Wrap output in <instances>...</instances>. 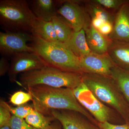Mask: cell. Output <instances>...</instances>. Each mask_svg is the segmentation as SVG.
Here are the masks:
<instances>
[{
  "label": "cell",
  "instance_id": "obj_27",
  "mask_svg": "<svg viewBox=\"0 0 129 129\" xmlns=\"http://www.w3.org/2000/svg\"><path fill=\"white\" fill-rule=\"evenodd\" d=\"M98 126L101 129H129L127 124H117L108 122L99 123Z\"/></svg>",
  "mask_w": 129,
  "mask_h": 129
},
{
  "label": "cell",
  "instance_id": "obj_3",
  "mask_svg": "<svg viewBox=\"0 0 129 129\" xmlns=\"http://www.w3.org/2000/svg\"><path fill=\"white\" fill-rule=\"evenodd\" d=\"M82 81L96 98L121 117L126 119L129 116L128 103L111 76L83 73Z\"/></svg>",
  "mask_w": 129,
  "mask_h": 129
},
{
  "label": "cell",
  "instance_id": "obj_26",
  "mask_svg": "<svg viewBox=\"0 0 129 129\" xmlns=\"http://www.w3.org/2000/svg\"><path fill=\"white\" fill-rule=\"evenodd\" d=\"M8 126L11 129H37L28 124L25 119L12 115Z\"/></svg>",
  "mask_w": 129,
  "mask_h": 129
},
{
  "label": "cell",
  "instance_id": "obj_17",
  "mask_svg": "<svg viewBox=\"0 0 129 129\" xmlns=\"http://www.w3.org/2000/svg\"><path fill=\"white\" fill-rule=\"evenodd\" d=\"M30 33L33 36L51 42H59L51 21L47 22L37 18L32 25Z\"/></svg>",
  "mask_w": 129,
  "mask_h": 129
},
{
  "label": "cell",
  "instance_id": "obj_23",
  "mask_svg": "<svg viewBox=\"0 0 129 129\" xmlns=\"http://www.w3.org/2000/svg\"><path fill=\"white\" fill-rule=\"evenodd\" d=\"M32 95L29 92L19 91L14 93L10 98V102L13 104L19 106L32 101Z\"/></svg>",
  "mask_w": 129,
  "mask_h": 129
},
{
  "label": "cell",
  "instance_id": "obj_19",
  "mask_svg": "<svg viewBox=\"0 0 129 129\" xmlns=\"http://www.w3.org/2000/svg\"><path fill=\"white\" fill-rule=\"evenodd\" d=\"M51 22L59 42L67 44L72 37L74 30L63 18L58 14L52 19Z\"/></svg>",
  "mask_w": 129,
  "mask_h": 129
},
{
  "label": "cell",
  "instance_id": "obj_8",
  "mask_svg": "<svg viewBox=\"0 0 129 129\" xmlns=\"http://www.w3.org/2000/svg\"><path fill=\"white\" fill-rule=\"evenodd\" d=\"M47 67L41 58L36 52L16 53L12 56L8 73L10 81L17 82V75Z\"/></svg>",
  "mask_w": 129,
  "mask_h": 129
},
{
  "label": "cell",
  "instance_id": "obj_31",
  "mask_svg": "<svg viewBox=\"0 0 129 129\" xmlns=\"http://www.w3.org/2000/svg\"><path fill=\"white\" fill-rule=\"evenodd\" d=\"M61 124L57 120H54L46 129H62Z\"/></svg>",
  "mask_w": 129,
  "mask_h": 129
},
{
  "label": "cell",
  "instance_id": "obj_1",
  "mask_svg": "<svg viewBox=\"0 0 129 129\" xmlns=\"http://www.w3.org/2000/svg\"><path fill=\"white\" fill-rule=\"evenodd\" d=\"M27 88L28 92L32 95L34 108L42 114L51 116V112L55 110L76 111L98 125L99 123L79 102L74 95L73 89L41 85Z\"/></svg>",
  "mask_w": 129,
  "mask_h": 129
},
{
  "label": "cell",
  "instance_id": "obj_24",
  "mask_svg": "<svg viewBox=\"0 0 129 129\" xmlns=\"http://www.w3.org/2000/svg\"><path fill=\"white\" fill-rule=\"evenodd\" d=\"M9 107L12 115L23 119H25L34 109L33 106L26 104L17 106L16 107L9 106Z\"/></svg>",
  "mask_w": 129,
  "mask_h": 129
},
{
  "label": "cell",
  "instance_id": "obj_21",
  "mask_svg": "<svg viewBox=\"0 0 129 129\" xmlns=\"http://www.w3.org/2000/svg\"><path fill=\"white\" fill-rule=\"evenodd\" d=\"M91 2L89 6V11L92 18H96L104 22H109L113 24L115 17L102 7Z\"/></svg>",
  "mask_w": 129,
  "mask_h": 129
},
{
  "label": "cell",
  "instance_id": "obj_6",
  "mask_svg": "<svg viewBox=\"0 0 129 129\" xmlns=\"http://www.w3.org/2000/svg\"><path fill=\"white\" fill-rule=\"evenodd\" d=\"M73 90L79 102L98 123L108 122L113 123V122L117 120L120 116L119 114L96 98L83 81L78 86Z\"/></svg>",
  "mask_w": 129,
  "mask_h": 129
},
{
  "label": "cell",
  "instance_id": "obj_28",
  "mask_svg": "<svg viewBox=\"0 0 129 129\" xmlns=\"http://www.w3.org/2000/svg\"><path fill=\"white\" fill-rule=\"evenodd\" d=\"M11 63H9L7 58L2 56L0 59V76H2L8 73L10 68Z\"/></svg>",
  "mask_w": 129,
  "mask_h": 129
},
{
  "label": "cell",
  "instance_id": "obj_32",
  "mask_svg": "<svg viewBox=\"0 0 129 129\" xmlns=\"http://www.w3.org/2000/svg\"><path fill=\"white\" fill-rule=\"evenodd\" d=\"M0 129H11L10 128L9 126H3L1 127H0Z\"/></svg>",
  "mask_w": 129,
  "mask_h": 129
},
{
  "label": "cell",
  "instance_id": "obj_16",
  "mask_svg": "<svg viewBox=\"0 0 129 129\" xmlns=\"http://www.w3.org/2000/svg\"><path fill=\"white\" fill-rule=\"evenodd\" d=\"M64 45L79 58L85 56L91 52L84 29L78 32L74 31L69 41Z\"/></svg>",
  "mask_w": 129,
  "mask_h": 129
},
{
  "label": "cell",
  "instance_id": "obj_29",
  "mask_svg": "<svg viewBox=\"0 0 129 129\" xmlns=\"http://www.w3.org/2000/svg\"><path fill=\"white\" fill-rule=\"evenodd\" d=\"M113 27V23L109 22H105L98 30L103 35L107 36L112 33Z\"/></svg>",
  "mask_w": 129,
  "mask_h": 129
},
{
  "label": "cell",
  "instance_id": "obj_30",
  "mask_svg": "<svg viewBox=\"0 0 129 129\" xmlns=\"http://www.w3.org/2000/svg\"><path fill=\"white\" fill-rule=\"evenodd\" d=\"M104 22H105L101 19L96 18H92L91 22V24L95 28L98 30Z\"/></svg>",
  "mask_w": 129,
  "mask_h": 129
},
{
  "label": "cell",
  "instance_id": "obj_5",
  "mask_svg": "<svg viewBox=\"0 0 129 129\" xmlns=\"http://www.w3.org/2000/svg\"><path fill=\"white\" fill-rule=\"evenodd\" d=\"M37 18L27 1H0V24L5 32L30 33Z\"/></svg>",
  "mask_w": 129,
  "mask_h": 129
},
{
  "label": "cell",
  "instance_id": "obj_7",
  "mask_svg": "<svg viewBox=\"0 0 129 129\" xmlns=\"http://www.w3.org/2000/svg\"><path fill=\"white\" fill-rule=\"evenodd\" d=\"M33 36L24 32H0V52L3 56H12L16 53L35 52L27 45L32 41Z\"/></svg>",
  "mask_w": 129,
  "mask_h": 129
},
{
  "label": "cell",
  "instance_id": "obj_10",
  "mask_svg": "<svg viewBox=\"0 0 129 129\" xmlns=\"http://www.w3.org/2000/svg\"><path fill=\"white\" fill-rule=\"evenodd\" d=\"M79 59L83 73L111 76L112 69L115 65L108 53L98 54L91 52Z\"/></svg>",
  "mask_w": 129,
  "mask_h": 129
},
{
  "label": "cell",
  "instance_id": "obj_9",
  "mask_svg": "<svg viewBox=\"0 0 129 129\" xmlns=\"http://www.w3.org/2000/svg\"><path fill=\"white\" fill-rule=\"evenodd\" d=\"M57 14L63 18L74 32L84 29L90 24L88 22L85 10L76 1H62Z\"/></svg>",
  "mask_w": 129,
  "mask_h": 129
},
{
  "label": "cell",
  "instance_id": "obj_15",
  "mask_svg": "<svg viewBox=\"0 0 129 129\" xmlns=\"http://www.w3.org/2000/svg\"><path fill=\"white\" fill-rule=\"evenodd\" d=\"M107 53L115 65L129 72V42L112 40Z\"/></svg>",
  "mask_w": 129,
  "mask_h": 129
},
{
  "label": "cell",
  "instance_id": "obj_14",
  "mask_svg": "<svg viewBox=\"0 0 129 129\" xmlns=\"http://www.w3.org/2000/svg\"><path fill=\"white\" fill-rule=\"evenodd\" d=\"M84 29L91 52L98 54L107 53L112 40L95 28L91 23Z\"/></svg>",
  "mask_w": 129,
  "mask_h": 129
},
{
  "label": "cell",
  "instance_id": "obj_2",
  "mask_svg": "<svg viewBox=\"0 0 129 129\" xmlns=\"http://www.w3.org/2000/svg\"><path fill=\"white\" fill-rule=\"evenodd\" d=\"M31 46L46 64L64 72L83 74L79 58L60 42H51L33 36Z\"/></svg>",
  "mask_w": 129,
  "mask_h": 129
},
{
  "label": "cell",
  "instance_id": "obj_18",
  "mask_svg": "<svg viewBox=\"0 0 129 129\" xmlns=\"http://www.w3.org/2000/svg\"><path fill=\"white\" fill-rule=\"evenodd\" d=\"M111 77L129 104V72L115 65L112 69Z\"/></svg>",
  "mask_w": 129,
  "mask_h": 129
},
{
  "label": "cell",
  "instance_id": "obj_20",
  "mask_svg": "<svg viewBox=\"0 0 129 129\" xmlns=\"http://www.w3.org/2000/svg\"><path fill=\"white\" fill-rule=\"evenodd\" d=\"M24 119L28 124L37 129H46L55 120L52 116L44 115L35 109Z\"/></svg>",
  "mask_w": 129,
  "mask_h": 129
},
{
  "label": "cell",
  "instance_id": "obj_25",
  "mask_svg": "<svg viewBox=\"0 0 129 129\" xmlns=\"http://www.w3.org/2000/svg\"><path fill=\"white\" fill-rule=\"evenodd\" d=\"M126 1L123 0H94L91 2L105 8L118 10Z\"/></svg>",
  "mask_w": 129,
  "mask_h": 129
},
{
  "label": "cell",
  "instance_id": "obj_13",
  "mask_svg": "<svg viewBox=\"0 0 129 129\" xmlns=\"http://www.w3.org/2000/svg\"><path fill=\"white\" fill-rule=\"evenodd\" d=\"M29 6L37 18L50 22L57 15V10L62 1L55 0H32L28 2Z\"/></svg>",
  "mask_w": 129,
  "mask_h": 129
},
{
  "label": "cell",
  "instance_id": "obj_11",
  "mask_svg": "<svg viewBox=\"0 0 129 129\" xmlns=\"http://www.w3.org/2000/svg\"><path fill=\"white\" fill-rule=\"evenodd\" d=\"M51 115L60 122L63 129H101L98 125L76 111L53 110Z\"/></svg>",
  "mask_w": 129,
  "mask_h": 129
},
{
  "label": "cell",
  "instance_id": "obj_4",
  "mask_svg": "<svg viewBox=\"0 0 129 129\" xmlns=\"http://www.w3.org/2000/svg\"><path fill=\"white\" fill-rule=\"evenodd\" d=\"M20 85L27 88L45 85L55 88L73 89L82 82V74L64 72L48 67L22 73L17 81Z\"/></svg>",
  "mask_w": 129,
  "mask_h": 129
},
{
  "label": "cell",
  "instance_id": "obj_12",
  "mask_svg": "<svg viewBox=\"0 0 129 129\" xmlns=\"http://www.w3.org/2000/svg\"><path fill=\"white\" fill-rule=\"evenodd\" d=\"M109 37L112 41L129 42V2L127 1L118 10Z\"/></svg>",
  "mask_w": 129,
  "mask_h": 129
},
{
  "label": "cell",
  "instance_id": "obj_22",
  "mask_svg": "<svg viewBox=\"0 0 129 129\" xmlns=\"http://www.w3.org/2000/svg\"><path fill=\"white\" fill-rule=\"evenodd\" d=\"M9 105L5 101L0 102V127L8 126L12 117Z\"/></svg>",
  "mask_w": 129,
  "mask_h": 129
}]
</instances>
